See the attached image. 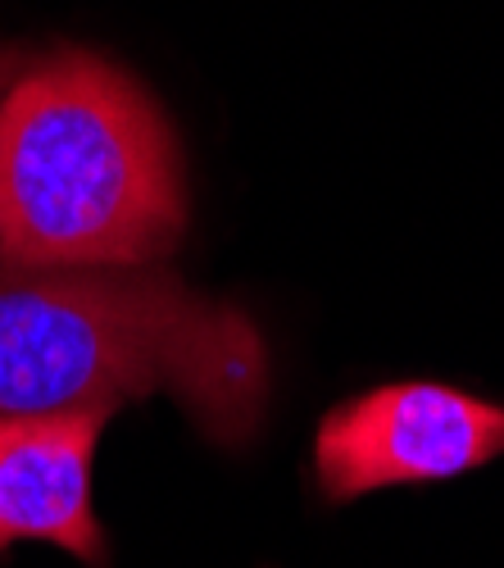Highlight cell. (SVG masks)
<instances>
[{"instance_id": "2", "label": "cell", "mask_w": 504, "mask_h": 568, "mask_svg": "<svg viewBox=\"0 0 504 568\" xmlns=\"http://www.w3.org/2000/svg\"><path fill=\"white\" fill-rule=\"evenodd\" d=\"M187 223L177 141L123 69L60 51L0 101V260L146 268Z\"/></svg>"}, {"instance_id": "1", "label": "cell", "mask_w": 504, "mask_h": 568, "mask_svg": "<svg viewBox=\"0 0 504 568\" xmlns=\"http://www.w3.org/2000/svg\"><path fill=\"white\" fill-rule=\"evenodd\" d=\"M173 396L200 433L259 428L268 351L227 301L151 268H0V418Z\"/></svg>"}, {"instance_id": "4", "label": "cell", "mask_w": 504, "mask_h": 568, "mask_svg": "<svg viewBox=\"0 0 504 568\" xmlns=\"http://www.w3.org/2000/svg\"><path fill=\"white\" fill-rule=\"evenodd\" d=\"M105 418L101 409L0 418V550L51 541L105 568V532L91 514V455Z\"/></svg>"}, {"instance_id": "5", "label": "cell", "mask_w": 504, "mask_h": 568, "mask_svg": "<svg viewBox=\"0 0 504 568\" xmlns=\"http://www.w3.org/2000/svg\"><path fill=\"white\" fill-rule=\"evenodd\" d=\"M0 78H6V60H0Z\"/></svg>"}, {"instance_id": "3", "label": "cell", "mask_w": 504, "mask_h": 568, "mask_svg": "<svg viewBox=\"0 0 504 568\" xmlns=\"http://www.w3.org/2000/svg\"><path fill=\"white\" fill-rule=\"evenodd\" d=\"M495 455H504V405L445 383L373 387L341 400L313 437V473L328 500L460 478Z\"/></svg>"}]
</instances>
